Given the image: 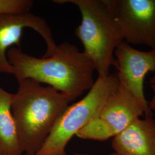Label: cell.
Segmentation results:
<instances>
[{
  "label": "cell",
  "mask_w": 155,
  "mask_h": 155,
  "mask_svg": "<svg viewBox=\"0 0 155 155\" xmlns=\"http://www.w3.org/2000/svg\"><path fill=\"white\" fill-rule=\"evenodd\" d=\"M7 58L18 82L31 79L45 83L72 101L90 90L95 82L93 62L77 45L68 41L57 45L49 57L36 58L12 47Z\"/></svg>",
  "instance_id": "6da1fadb"
},
{
  "label": "cell",
  "mask_w": 155,
  "mask_h": 155,
  "mask_svg": "<svg viewBox=\"0 0 155 155\" xmlns=\"http://www.w3.org/2000/svg\"><path fill=\"white\" fill-rule=\"evenodd\" d=\"M18 82L12 112L24 153L36 155L72 100L54 87L31 79Z\"/></svg>",
  "instance_id": "7a4b0ae2"
},
{
  "label": "cell",
  "mask_w": 155,
  "mask_h": 155,
  "mask_svg": "<svg viewBox=\"0 0 155 155\" xmlns=\"http://www.w3.org/2000/svg\"><path fill=\"white\" fill-rule=\"evenodd\" d=\"M59 4L77 6L82 16L75 35L84 47L83 52L92 61L98 77L110 74L116 67L114 56L117 47L124 41L117 19L113 0H54Z\"/></svg>",
  "instance_id": "3957f363"
},
{
  "label": "cell",
  "mask_w": 155,
  "mask_h": 155,
  "mask_svg": "<svg viewBox=\"0 0 155 155\" xmlns=\"http://www.w3.org/2000/svg\"><path fill=\"white\" fill-rule=\"evenodd\" d=\"M119 82L117 72L98 77L83 98L68 106L36 155H67L70 140L98 116Z\"/></svg>",
  "instance_id": "277c9868"
},
{
  "label": "cell",
  "mask_w": 155,
  "mask_h": 155,
  "mask_svg": "<svg viewBox=\"0 0 155 155\" xmlns=\"http://www.w3.org/2000/svg\"><path fill=\"white\" fill-rule=\"evenodd\" d=\"M144 114L146 116H153L152 110L119 82L98 116L81 129L76 136L85 140L105 141L121 133Z\"/></svg>",
  "instance_id": "5b68a950"
},
{
  "label": "cell",
  "mask_w": 155,
  "mask_h": 155,
  "mask_svg": "<svg viewBox=\"0 0 155 155\" xmlns=\"http://www.w3.org/2000/svg\"><path fill=\"white\" fill-rule=\"evenodd\" d=\"M124 41L155 50V0H113Z\"/></svg>",
  "instance_id": "8992f818"
},
{
  "label": "cell",
  "mask_w": 155,
  "mask_h": 155,
  "mask_svg": "<svg viewBox=\"0 0 155 155\" xmlns=\"http://www.w3.org/2000/svg\"><path fill=\"white\" fill-rule=\"evenodd\" d=\"M29 28L42 37L47 45L44 57L52 55L57 47L50 26L41 17L31 13L0 14V73L13 74V70L8 61L7 52L12 45L20 48L22 32Z\"/></svg>",
  "instance_id": "52a82bcc"
},
{
  "label": "cell",
  "mask_w": 155,
  "mask_h": 155,
  "mask_svg": "<svg viewBox=\"0 0 155 155\" xmlns=\"http://www.w3.org/2000/svg\"><path fill=\"white\" fill-rule=\"evenodd\" d=\"M114 55L120 83L150 109L144 95V81L148 72H155V50H136L123 41L117 47Z\"/></svg>",
  "instance_id": "ba28073f"
},
{
  "label": "cell",
  "mask_w": 155,
  "mask_h": 155,
  "mask_svg": "<svg viewBox=\"0 0 155 155\" xmlns=\"http://www.w3.org/2000/svg\"><path fill=\"white\" fill-rule=\"evenodd\" d=\"M111 147L119 155H155V120L137 118L113 138Z\"/></svg>",
  "instance_id": "9c48e42d"
},
{
  "label": "cell",
  "mask_w": 155,
  "mask_h": 155,
  "mask_svg": "<svg viewBox=\"0 0 155 155\" xmlns=\"http://www.w3.org/2000/svg\"><path fill=\"white\" fill-rule=\"evenodd\" d=\"M14 94L0 87V155H22V144L12 112Z\"/></svg>",
  "instance_id": "30bf717a"
},
{
  "label": "cell",
  "mask_w": 155,
  "mask_h": 155,
  "mask_svg": "<svg viewBox=\"0 0 155 155\" xmlns=\"http://www.w3.org/2000/svg\"><path fill=\"white\" fill-rule=\"evenodd\" d=\"M32 0H0V14H14L30 12Z\"/></svg>",
  "instance_id": "8fae6325"
},
{
  "label": "cell",
  "mask_w": 155,
  "mask_h": 155,
  "mask_svg": "<svg viewBox=\"0 0 155 155\" xmlns=\"http://www.w3.org/2000/svg\"><path fill=\"white\" fill-rule=\"evenodd\" d=\"M150 87L153 91V96L150 102L148 103V106L150 110H155V76L150 79Z\"/></svg>",
  "instance_id": "7c38bea8"
},
{
  "label": "cell",
  "mask_w": 155,
  "mask_h": 155,
  "mask_svg": "<svg viewBox=\"0 0 155 155\" xmlns=\"http://www.w3.org/2000/svg\"><path fill=\"white\" fill-rule=\"evenodd\" d=\"M75 155H91V154H87V153H75ZM118 155V154H117L116 153H115V152H114V153H111V154H109V155Z\"/></svg>",
  "instance_id": "4fadbf2b"
}]
</instances>
